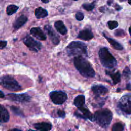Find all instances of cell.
<instances>
[{"instance_id": "1", "label": "cell", "mask_w": 131, "mask_h": 131, "mask_svg": "<svg viewBox=\"0 0 131 131\" xmlns=\"http://www.w3.org/2000/svg\"><path fill=\"white\" fill-rule=\"evenodd\" d=\"M74 64L79 73L85 78H93L96 73L90 62L83 56H75L73 59Z\"/></svg>"}, {"instance_id": "2", "label": "cell", "mask_w": 131, "mask_h": 131, "mask_svg": "<svg viewBox=\"0 0 131 131\" xmlns=\"http://www.w3.org/2000/svg\"><path fill=\"white\" fill-rule=\"evenodd\" d=\"M98 56L101 64L106 68L111 69L117 64V60L106 47H102L100 49Z\"/></svg>"}, {"instance_id": "3", "label": "cell", "mask_w": 131, "mask_h": 131, "mask_svg": "<svg viewBox=\"0 0 131 131\" xmlns=\"http://www.w3.org/2000/svg\"><path fill=\"white\" fill-rule=\"evenodd\" d=\"M66 51L69 56L88 55L87 46L81 41H73L70 42L67 46Z\"/></svg>"}, {"instance_id": "4", "label": "cell", "mask_w": 131, "mask_h": 131, "mask_svg": "<svg viewBox=\"0 0 131 131\" xmlns=\"http://www.w3.org/2000/svg\"><path fill=\"white\" fill-rule=\"evenodd\" d=\"M93 117L94 120L99 125L103 127H106L111 122L113 114L110 110L104 108L96 111Z\"/></svg>"}, {"instance_id": "5", "label": "cell", "mask_w": 131, "mask_h": 131, "mask_svg": "<svg viewBox=\"0 0 131 131\" xmlns=\"http://www.w3.org/2000/svg\"><path fill=\"white\" fill-rule=\"evenodd\" d=\"M0 84L4 88L12 91H19L21 90V86L18 82L10 75H5L0 79Z\"/></svg>"}, {"instance_id": "6", "label": "cell", "mask_w": 131, "mask_h": 131, "mask_svg": "<svg viewBox=\"0 0 131 131\" xmlns=\"http://www.w3.org/2000/svg\"><path fill=\"white\" fill-rule=\"evenodd\" d=\"M118 106L124 113L130 115L131 113V96L130 94H126L120 99Z\"/></svg>"}, {"instance_id": "7", "label": "cell", "mask_w": 131, "mask_h": 131, "mask_svg": "<svg viewBox=\"0 0 131 131\" xmlns=\"http://www.w3.org/2000/svg\"><path fill=\"white\" fill-rule=\"evenodd\" d=\"M52 102L57 105L63 104L67 99V94L62 91H53L49 94Z\"/></svg>"}, {"instance_id": "8", "label": "cell", "mask_w": 131, "mask_h": 131, "mask_svg": "<svg viewBox=\"0 0 131 131\" xmlns=\"http://www.w3.org/2000/svg\"><path fill=\"white\" fill-rule=\"evenodd\" d=\"M23 42L30 51L35 52H37L42 47V44L40 42L35 40L29 35H27L24 38Z\"/></svg>"}, {"instance_id": "9", "label": "cell", "mask_w": 131, "mask_h": 131, "mask_svg": "<svg viewBox=\"0 0 131 131\" xmlns=\"http://www.w3.org/2000/svg\"><path fill=\"white\" fill-rule=\"evenodd\" d=\"M8 99L19 102H28L31 99V97L27 93L21 94H14L10 93L7 95Z\"/></svg>"}, {"instance_id": "10", "label": "cell", "mask_w": 131, "mask_h": 131, "mask_svg": "<svg viewBox=\"0 0 131 131\" xmlns=\"http://www.w3.org/2000/svg\"><path fill=\"white\" fill-rule=\"evenodd\" d=\"M44 29L52 42L55 45H58L60 42L59 37L54 30L52 26L50 25H46L44 26Z\"/></svg>"}, {"instance_id": "11", "label": "cell", "mask_w": 131, "mask_h": 131, "mask_svg": "<svg viewBox=\"0 0 131 131\" xmlns=\"http://www.w3.org/2000/svg\"><path fill=\"white\" fill-rule=\"evenodd\" d=\"M80 112L76 111L75 112V115L77 117L83 119H89L91 121L94 120V117L91 112L86 108L83 107L78 108Z\"/></svg>"}, {"instance_id": "12", "label": "cell", "mask_w": 131, "mask_h": 131, "mask_svg": "<svg viewBox=\"0 0 131 131\" xmlns=\"http://www.w3.org/2000/svg\"><path fill=\"white\" fill-rule=\"evenodd\" d=\"M94 37V34L90 28H85L80 31L77 35V38L83 40H90Z\"/></svg>"}, {"instance_id": "13", "label": "cell", "mask_w": 131, "mask_h": 131, "mask_svg": "<svg viewBox=\"0 0 131 131\" xmlns=\"http://www.w3.org/2000/svg\"><path fill=\"white\" fill-rule=\"evenodd\" d=\"M92 91L97 97L103 95L108 93V89L105 86L101 84L94 85L91 88Z\"/></svg>"}, {"instance_id": "14", "label": "cell", "mask_w": 131, "mask_h": 131, "mask_svg": "<svg viewBox=\"0 0 131 131\" xmlns=\"http://www.w3.org/2000/svg\"><path fill=\"white\" fill-rule=\"evenodd\" d=\"M30 34L39 40H46L47 37L39 27H33L30 30Z\"/></svg>"}, {"instance_id": "15", "label": "cell", "mask_w": 131, "mask_h": 131, "mask_svg": "<svg viewBox=\"0 0 131 131\" xmlns=\"http://www.w3.org/2000/svg\"><path fill=\"white\" fill-rule=\"evenodd\" d=\"M34 127L39 131H49L52 129V124L50 123L41 122L34 124Z\"/></svg>"}, {"instance_id": "16", "label": "cell", "mask_w": 131, "mask_h": 131, "mask_svg": "<svg viewBox=\"0 0 131 131\" xmlns=\"http://www.w3.org/2000/svg\"><path fill=\"white\" fill-rule=\"evenodd\" d=\"M28 20V18L24 15L19 16L14 22L13 27L15 30H18Z\"/></svg>"}, {"instance_id": "17", "label": "cell", "mask_w": 131, "mask_h": 131, "mask_svg": "<svg viewBox=\"0 0 131 131\" xmlns=\"http://www.w3.org/2000/svg\"><path fill=\"white\" fill-rule=\"evenodd\" d=\"M9 118L10 115L8 111L4 106L0 104V122H7Z\"/></svg>"}, {"instance_id": "18", "label": "cell", "mask_w": 131, "mask_h": 131, "mask_svg": "<svg viewBox=\"0 0 131 131\" xmlns=\"http://www.w3.org/2000/svg\"><path fill=\"white\" fill-rule=\"evenodd\" d=\"M56 30L61 35H65L67 33V29L62 20H57L54 24Z\"/></svg>"}, {"instance_id": "19", "label": "cell", "mask_w": 131, "mask_h": 131, "mask_svg": "<svg viewBox=\"0 0 131 131\" xmlns=\"http://www.w3.org/2000/svg\"><path fill=\"white\" fill-rule=\"evenodd\" d=\"M105 73L107 75H108L111 77L114 84H116L120 82L121 75L120 74L119 71H117L116 72H111L108 71H106Z\"/></svg>"}, {"instance_id": "20", "label": "cell", "mask_w": 131, "mask_h": 131, "mask_svg": "<svg viewBox=\"0 0 131 131\" xmlns=\"http://www.w3.org/2000/svg\"><path fill=\"white\" fill-rule=\"evenodd\" d=\"M85 102V96L83 95H79L76 96L74 100V104L78 108H80L84 107Z\"/></svg>"}, {"instance_id": "21", "label": "cell", "mask_w": 131, "mask_h": 131, "mask_svg": "<svg viewBox=\"0 0 131 131\" xmlns=\"http://www.w3.org/2000/svg\"><path fill=\"white\" fill-rule=\"evenodd\" d=\"M103 35L105 37V39H107L108 42L110 43V45L116 50H123V47L122 45L119 43L118 41H117L116 40L111 38L110 37H108L107 36H106L104 33H103Z\"/></svg>"}, {"instance_id": "22", "label": "cell", "mask_w": 131, "mask_h": 131, "mask_svg": "<svg viewBox=\"0 0 131 131\" xmlns=\"http://www.w3.org/2000/svg\"><path fill=\"white\" fill-rule=\"evenodd\" d=\"M34 14L36 17L38 19L45 18L48 15V11L41 7H39L35 10Z\"/></svg>"}, {"instance_id": "23", "label": "cell", "mask_w": 131, "mask_h": 131, "mask_svg": "<svg viewBox=\"0 0 131 131\" xmlns=\"http://www.w3.org/2000/svg\"><path fill=\"white\" fill-rule=\"evenodd\" d=\"M19 7L15 5H10L6 9V12L8 15H11L15 13L18 9Z\"/></svg>"}, {"instance_id": "24", "label": "cell", "mask_w": 131, "mask_h": 131, "mask_svg": "<svg viewBox=\"0 0 131 131\" xmlns=\"http://www.w3.org/2000/svg\"><path fill=\"white\" fill-rule=\"evenodd\" d=\"M95 7V2H93L91 3H84L82 5V7L84 9L88 11L93 10Z\"/></svg>"}, {"instance_id": "25", "label": "cell", "mask_w": 131, "mask_h": 131, "mask_svg": "<svg viewBox=\"0 0 131 131\" xmlns=\"http://www.w3.org/2000/svg\"><path fill=\"white\" fill-rule=\"evenodd\" d=\"M124 125L120 122L115 123L112 127V131H123Z\"/></svg>"}, {"instance_id": "26", "label": "cell", "mask_w": 131, "mask_h": 131, "mask_svg": "<svg viewBox=\"0 0 131 131\" xmlns=\"http://www.w3.org/2000/svg\"><path fill=\"white\" fill-rule=\"evenodd\" d=\"M10 108L11 111L16 115L20 116H23L24 114L21 110L18 107H16L15 106H11L10 107Z\"/></svg>"}, {"instance_id": "27", "label": "cell", "mask_w": 131, "mask_h": 131, "mask_svg": "<svg viewBox=\"0 0 131 131\" xmlns=\"http://www.w3.org/2000/svg\"><path fill=\"white\" fill-rule=\"evenodd\" d=\"M122 75L123 76L127 79H130V70L129 67H126L125 69H124L123 72H122Z\"/></svg>"}, {"instance_id": "28", "label": "cell", "mask_w": 131, "mask_h": 131, "mask_svg": "<svg viewBox=\"0 0 131 131\" xmlns=\"http://www.w3.org/2000/svg\"><path fill=\"white\" fill-rule=\"evenodd\" d=\"M108 28L110 30H113L118 26V23L116 20H110L107 22Z\"/></svg>"}, {"instance_id": "29", "label": "cell", "mask_w": 131, "mask_h": 131, "mask_svg": "<svg viewBox=\"0 0 131 131\" xmlns=\"http://www.w3.org/2000/svg\"><path fill=\"white\" fill-rule=\"evenodd\" d=\"M114 35L117 37H123L125 35V32L122 29H119L115 30Z\"/></svg>"}, {"instance_id": "30", "label": "cell", "mask_w": 131, "mask_h": 131, "mask_svg": "<svg viewBox=\"0 0 131 131\" xmlns=\"http://www.w3.org/2000/svg\"><path fill=\"white\" fill-rule=\"evenodd\" d=\"M84 14L81 12H77L75 14L76 19L78 21H81L84 19Z\"/></svg>"}, {"instance_id": "31", "label": "cell", "mask_w": 131, "mask_h": 131, "mask_svg": "<svg viewBox=\"0 0 131 131\" xmlns=\"http://www.w3.org/2000/svg\"><path fill=\"white\" fill-rule=\"evenodd\" d=\"M57 115H58V116L60 118H64L65 116H66V113L64 111H63V110H58L57 112Z\"/></svg>"}, {"instance_id": "32", "label": "cell", "mask_w": 131, "mask_h": 131, "mask_svg": "<svg viewBox=\"0 0 131 131\" xmlns=\"http://www.w3.org/2000/svg\"><path fill=\"white\" fill-rule=\"evenodd\" d=\"M7 44V41L4 40V41H0V49H3L6 47Z\"/></svg>"}, {"instance_id": "33", "label": "cell", "mask_w": 131, "mask_h": 131, "mask_svg": "<svg viewBox=\"0 0 131 131\" xmlns=\"http://www.w3.org/2000/svg\"><path fill=\"white\" fill-rule=\"evenodd\" d=\"M114 7H115V9L117 11H120V10H121L122 9V7L119 4H118L117 3H115V4L114 5Z\"/></svg>"}, {"instance_id": "34", "label": "cell", "mask_w": 131, "mask_h": 131, "mask_svg": "<svg viewBox=\"0 0 131 131\" xmlns=\"http://www.w3.org/2000/svg\"><path fill=\"white\" fill-rule=\"evenodd\" d=\"M126 89L127 90H128L129 91L130 90V83L128 82V83H127L126 84Z\"/></svg>"}, {"instance_id": "35", "label": "cell", "mask_w": 131, "mask_h": 131, "mask_svg": "<svg viewBox=\"0 0 131 131\" xmlns=\"http://www.w3.org/2000/svg\"><path fill=\"white\" fill-rule=\"evenodd\" d=\"M5 97V95L4 94V93L0 90V98H4Z\"/></svg>"}, {"instance_id": "36", "label": "cell", "mask_w": 131, "mask_h": 131, "mask_svg": "<svg viewBox=\"0 0 131 131\" xmlns=\"http://www.w3.org/2000/svg\"><path fill=\"white\" fill-rule=\"evenodd\" d=\"M9 131H22L19 129H17V128H13V129H10Z\"/></svg>"}, {"instance_id": "37", "label": "cell", "mask_w": 131, "mask_h": 131, "mask_svg": "<svg viewBox=\"0 0 131 131\" xmlns=\"http://www.w3.org/2000/svg\"><path fill=\"white\" fill-rule=\"evenodd\" d=\"M41 2H42V3H49L50 1H49V0H47V1H43V0H42L41 1Z\"/></svg>"}, {"instance_id": "38", "label": "cell", "mask_w": 131, "mask_h": 131, "mask_svg": "<svg viewBox=\"0 0 131 131\" xmlns=\"http://www.w3.org/2000/svg\"><path fill=\"white\" fill-rule=\"evenodd\" d=\"M113 2V1H107V4H108V5H109V6H110L111 5V4H112V3Z\"/></svg>"}, {"instance_id": "39", "label": "cell", "mask_w": 131, "mask_h": 131, "mask_svg": "<svg viewBox=\"0 0 131 131\" xmlns=\"http://www.w3.org/2000/svg\"><path fill=\"white\" fill-rule=\"evenodd\" d=\"M28 131H35V130H32V129H29V130H28Z\"/></svg>"}, {"instance_id": "40", "label": "cell", "mask_w": 131, "mask_h": 131, "mask_svg": "<svg viewBox=\"0 0 131 131\" xmlns=\"http://www.w3.org/2000/svg\"><path fill=\"white\" fill-rule=\"evenodd\" d=\"M128 3H129V5H130V2H129V1H128Z\"/></svg>"}]
</instances>
